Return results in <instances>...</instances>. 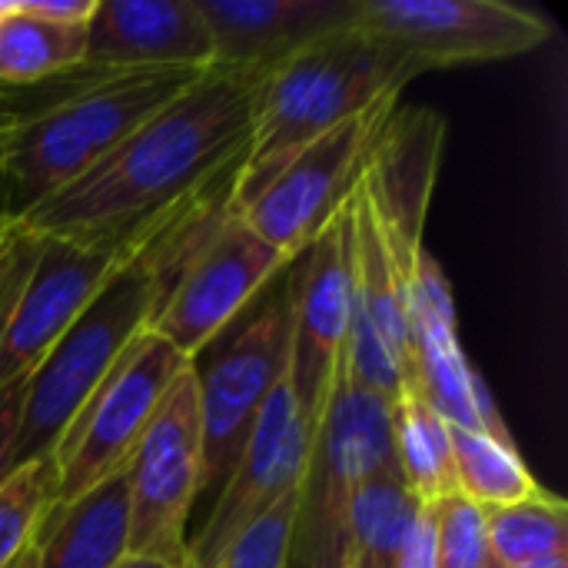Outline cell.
Instances as JSON below:
<instances>
[{
	"instance_id": "6da1fadb",
	"label": "cell",
	"mask_w": 568,
	"mask_h": 568,
	"mask_svg": "<svg viewBox=\"0 0 568 568\" xmlns=\"http://www.w3.org/2000/svg\"><path fill=\"white\" fill-rule=\"evenodd\" d=\"M270 73L266 63H213L80 180L13 220L37 236L130 240L146 223L230 186Z\"/></svg>"
},
{
	"instance_id": "7a4b0ae2",
	"label": "cell",
	"mask_w": 568,
	"mask_h": 568,
	"mask_svg": "<svg viewBox=\"0 0 568 568\" xmlns=\"http://www.w3.org/2000/svg\"><path fill=\"white\" fill-rule=\"evenodd\" d=\"M206 70H106L80 63L30 87H0L3 216H17L80 180Z\"/></svg>"
},
{
	"instance_id": "3957f363",
	"label": "cell",
	"mask_w": 568,
	"mask_h": 568,
	"mask_svg": "<svg viewBox=\"0 0 568 568\" xmlns=\"http://www.w3.org/2000/svg\"><path fill=\"white\" fill-rule=\"evenodd\" d=\"M230 190L233 186L220 190L216 196L183 213L173 226L146 240L123 263V270L97 293V300L67 326L53 349L37 363L23 389L20 426L13 439V466L50 456L57 439L80 413V406L110 376V369L133 346V339L150 329L166 293L180 233L200 210H206Z\"/></svg>"
},
{
	"instance_id": "277c9868",
	"label": "cell",
	"mask_w": 568,
	"mask_h": 568,
	"mask_svg": "<svg viewBox=\"0 0 568 568\" xmlns=\"http://www.w3.org/2000/svg\"><path fill=\"white\" fill-rule=\"evenodd\" d=\"M419 73H426L419 63L369 40L356 23L276 63L233 183V203L256 193L283 160L326 130L386 97H399Z\"/></svg>"
},
{
	"instance_id": "5b68a950",
	"label": "cell",
	"mask_w": 568,
	"mask_h": 568,
	"mask_svg": "<svg viewBox=\"0 0 568 568\" xmlns=\"http://www.w3.org/2000/svg\"><path fill=\"white\" fill-rule=\"evenodd\" d=\"M293 260L263 243L233 206V190L210 203L173 253L166 293L150 323L183 359L203 356Z\"/></svg>"
},
{
	"instance_id": "8992f818",
	"label": "cell",
	"mask_w": 568,
	"mask_h": 568,
	"mask_svg": "<svg viewBox=\"0 0 568 568\" xmlns=\"http://www.w3.org/2000/svg\"><path fill=\"white\" fill-rule=\"evenodd\" d=\"M386 399L359 389L343 363L313 419V436L296 486L286 568H343V539L353 499L393 459Z\"/></svg>"
},
{
	"instance_id": "52a82bcc",
	"label": "cell",
	"mask_w": 568,
	"mask_h": 568,
	"mask_svg": "<svg viewBox=\"0 0 568 568\" xmlns=\"http://www.w3.org/2000/svg\"><path fill=\"white\" fill-rule=\"evenodd\" d=\"M226 333L223 346H210L193 359L203 429L200 496L223 486L266 396L293 363L290 283L266 290L253 313L246 310Z\"/></svg>"
},
{
	"instance_id": "ba28073f",
	"label": "cell",
	"mask_w": 568,
	"mask_h": 568,
	"mask_svg": "<svg viewBox=\"0 0 568 568\" xmlns=\"http://www.w3.org/2000/svg\"><path fill=\"white\" fill-rule=\"evenodd\" d=\"M186 366L190 359H183L153 329L133 339L50 453L57 466L53 509L70 506L103 479L126 469L166 389Z\"/></svg>"
},
{
	"instance_id": "9c48e42d",
	"label": "cell",
	"mask_w": 568,
	"mask_h": 568,
	"mask_svg": "<svg viewBox=\"0 0 568 568\" xmlns=\"http://www.w3.org/2000/svg\"><path fill=\"white\" fill-rule=\"evenodd\" d=\"M396 106L399 97H386L326 130L290 160H283L256 193L233 206L263 243H270L286 260H296L353 196L369 153Z\"/></svg>"
},
{
	"instance_id": "30bf717a",
	"label": "cell",
	"mask_w": 568,
	"mask_h": 568,
	"mask_svg": "<svg viewBox=\"0 0 568 568\" xmlns=\"http://www.w3.org/2000/svg\"><path fill=\"white\" fill-rule=\"evenodd\" d=\"M216 193H210V196H216ZM210 196H203V200H210ZM203 200L146 223L130 240L40 236L37 260H33L30 276L17 296V306L10 313V323H7V333L0 343V389L10 383L30 379L37 363L53 349V343L67 333V326L97 300V293L123 270V263L146 240H153L160 230L173 226L183 213H190Z\"/></svg>"
},
{
	"instance_id": "8fae6325",
	"label": "cell",
	"mask_w": 568,
	"mask_h": 568,
	"mask_svg": "<svg viewBox=\"0 0 568 568\" xmlns=\"http://www.w3.org/2000/svg\"><path fill=\"white\" fill-rule=\"evenodd\" d=\"M203 429L193 363L166 389L153 423L126 463L130 539L126 556L190 566L186 523L200 499ZM193 568V566H190Z\"/></svg>"
},
{
	"instance_id": "7c38bea8",
	"label": "cell",
	"mask_w": 568,
	"mask_h": 568,
	"mask_svg": "<svg viewBox=\"0 0 568 568\" xmlns=\"http://www.w3.org/2000/svg\"><path fill=\"white\" fill-rule=\"evenodd\" d=\"M356 27L423 70L513 60L552 37V20L503 0H359Z\"/></svg>"
},
{
	"instance_id": "4fadbf2b",
	"label": "cell",
	"mask_w": 568,
	"mask_h": 568,
	"mask_svg": "<svg viewBox=\"0 0 568 568\" xmlns=\"http://www.w3.org/2000/svg\"><path fill=\"white\" fill-rule=\"evenodd\" d=\"M349 333L343 349L346 376L393 403L409 373L406 273L393 256L363 176L349 196Z\"/></svg>"
},
{
	"instance_id": "5bb4252c",
	"label": "cell",
	"mask_w": 568,
	"mask_h": 568,
	"mask_svg": "<svg viewBox=\"0 0 568 568\" xmlns=\"http://www.w3.org/2000/svg\"><path fill=\"white\" fill-rule=\"evenodd\" d=\"M313 436V416L303 409L293 376L276 383L266 396L230 476L220 486V499L203 523L200 536L186 546L190 566L216 568L226 549L283 496L300 486L306 449Z\"/></svg>"
},
{
	"instance_id": "9a60e30c",
	"label": "cell",
	"mask_w": 568,
	"mask_h": 568,
	"mask_svg": "<svg viewBox=\"0 0 568 568\" xmlns=\"http://www.w3.org/2000/svg\"><path fill=\"white\" fill-rule=\"evenodd\" d=\"M409 323V373L403 383L416 386L426 403L453 426L516 443L489 386L469 363L459 343L456 300L439 260L423 246L406 283Z\"/></svg>"
},
{
	"instance_id": "2e32d148",
	"label": "cell",
	"mask_w": 568,
	"mask_h": 568,
	"mask_svg": "<svg viewBox=\"0 0 568 568\" xmlns=\"http://www.w3.org/2000/svg\"><path fill=\"white\" fill-rule=\"evenodd\" d=\"M286 283L293 306L290 376L303 409L316 419L349 333V206L290 263Z\"/></svg>"
},
{
	"instance_id": "e0dca14e",
	"label": "cell",
	"mask_w": 568,
	"mask_h": 568,
	"mask_svg": "<svg viewBox=\"0 0 568 568\" xmlns=\"http://www.w3.org/2000/svg\"><path fill=\"white\" fill-rule=\"evenodd\" d=\"M443 143L446 120L439 113L396 106L363 170V186L376 206L393 256L406 273V283L423 250V226L439 176Z\"/></svg>"
},
{
	"instance_id": "ac0fdd59",
	"label": "cell",
	"mask_w": 568,
	"mask_h": 568,
	"mask_svg": "<svg viewBox=\"0 0 568 568\" xmlns=\"http://www.w3.org/2000/svg\"><path fill=\"white\" fill-rule=\"evenodd\" d=\"M83 63L106 70H206L216 63V50L196 0H97Z\"/></svg>"
},
{
	"instance_id": "d6986e66",
	"label": "cell",
	"mask_w": 568,
	"mask_h": 568,
	"mask_svg": "<svg viewBox=\"0 0 568 568\" xmlns=\"http://www.w3.org/2000/svg\"><path fill=\"white\" fill-rule=\"evenodd\" d=\"M216 63L276 67L296 50L356 23L359 0H196Z\"/></svg>"
},
{
	"instance_id": "ffe728a7",
	"label": "cell",
	"mask_w": 568,
	"mask_h": 568,
	"mask_svg": "<svg viewBox=\"0 0 568 568\" xmlns=\"http://www.w3.org/2000/svg\"><path fill=\"white\" fill-rule=\"evenodd\" d=\"M130 496L126 469L103 479L70 506L50 509L37 532L40 568H113L126 559Z\"/></svg>"
},
{
	"instance_id": "44dd1931",
	"label": "cell",
	"mask_w": 568,
	"mask_h": 568,
	"mask_svg": "<svg viewBox=\"0 0 568 568\" xmlns=\"http://www.w3.org/2000/svg\"><path fill=\"white\" fill-rule=\"evenodd\" d=\"M389 436L396 469L423 506H436L456 493L453 426L409 383H403L389 406Z\"/></svg>"
},
{
	"instance_id": "7402d4cb",
	"label": "cell",
	"mask_w": 568,
	"mask_h": 568,
	"mask_svg": "<svg viewBox=\"0 0 568 568\" xmlns=\"http://www.w3.org/2000/svg\"><path fill=\"white\" fill-rule=\"evenodd\" d=\"M419 499L403 483L396 459L366 479L353 499L343 539V568H396Z\"/></svg>"
},
{
	"instance_id": "603a6c76",
	"label": "cell",
	"mask_w": 568,
	"mask_h": 568,
	"mask_svg": "<svg viewBox=\"0 0 568 568\" xmlns=\"http://www.w3.org/2000/svg\"><path fill=\"white\" fill-rule=\"evenodd\" d=\"M453 463L456 493L483 513L506 509L542 493V486L523 463L516 443H499L493 436L469 429H453Z\"/></svg>"
},
{
	"instance_id": "cb8c5ba5",
	"label": "cell",
	"mask_w": 568,
	"mask_h": 568,
	"mask_svg": "<svg viewBox=\"0 0 568 568\" xmlns=\"http://www.w3.org/2000/svg\"><path fill=\"white\" fill-rule=\"evenodd\" d=\"M87 30L50 27L33 20L13 0L0 17V87H30L83 63Z\"/></svg>"
},
{
	"instance_id": "d4e9b609",
	"label": "cell",
	"mask_w": 568,
	"mask_h": 568,
	"mask_svg": "<svg viewBox=\"0 0 568 568\" xmlns=\"http://www.w3.org/2000/svg\"><path fill=\"white\" fill-rule=\"evenodd\" d=\"M486 536L499 568H516L568 556V509L552 493H539L526 503L489 509Z\"/></svg>"
},
{
	"instance_id": "484cf974",
	"label": "cell",
	"mask_w": 568,
	"mask_h": 568,
	"mask_svg": "<svg viewBox=\"0 0 568 568\" xmlns=\"http://www.w3.org/2000/svg\"><path fill=\"white\" fill-rule=\"evenodd\" d=\"M57 499V466L50 456L13 466L0 483V568L13 566L37 539Z\"/></svg>"
},
{
	"instance_id": "4316f807",
	"label": "cell",
	"mask_w": 568,
	"mask_h": 568,
	"mask_svg": "<svg viewBox=\"0 0 568 568\" xmlns=\"http://www.w3.org/2000/svg\"><path fill=\"white\" fill-rule=\"evenodd\" d=\"M433 509H436L439 568H499L486 536V513L479 506L453 493L439 499Z\"/></svg>"
},
{
	"instance_id": "83f0119b",
	"label": "cell",
	"mask_w": 568,
	"mask_h": 568,
	"mask_svg": "<svg viewBox=\"0 0 568 568\" xmlns=\"http://www.w3.org/2000/svg\"><path fill=\"white\" fill-rule=\"evenodd\" d=\"M296 489L283 496L266 516H260L220 559L216 568H286L293 539Z\"/></svg>"
},
{
	"instance_id": "f1b7e54d",
	"label": "cell",
	"mask_w": 568,
	"mask_h": 568,
	"mask_svg": "<svg viewBox=\"0 0 568 568\" xmlns=\"http://www.w3.org/2000/svg\"><path fill=\"white\" fill-rule=\"evenodd\" d=\"M37 250H40V236L23 230L13 216L0 213V343H3L10 313L17 306V296L37 260Z\"/></svg>"
},
{
	"instance_id": "f546056e",
	"label": "cell",
	"mask_w": 568,
	"mask_h": 568,
	"mask_svg": "<svg viewBox=\"0 0 568 568\" xmlns=\"http://www.w3.org/2000/svg\"><path fill=\"white\" fill-rule=\"evenodd\" d=\"M396 568H439V539H436V509L433 506H419Z\"/></svg>"
},
{
	"instance_id": "4dcf8cb0",
	"label": "cell",
	"mask_w": 568,
	"mask_h": 568,
	"mask_svg": "<svg viewBox=\"0 0 568 568\" xmlns=\"http://www.w3.org/2000/svg\"><path fill=\"white\" fill-rule=\"evenodd\" d=\"M20 10L33 20H43L50 27H70L87 30L97 10V0H20Z\"/></svg>"
},
{
	"instance_id": "1f68e13d",
	"label": "cell",
	"mask_w": 568,
	"mask_h": 568,
	"mask_svg": "<svg viewBox=\"0 0 568 568\" xmlns=\"http://www.w3.org/2000/svg\"><path fill=\"white\" fill-rule=\"evenodd\" d=\"M23 389H27V379L0 389V483L13 469V439H17V426H20Z\"/></svg>"
},
{
	"instance_id": "d6a6232c",
	"label": "cell",
	"mask_w": 568,
	"mask_h": 568,
	"mask_svg": "<svg viewBox=\"0 0 568 568\" xmlns=\"http://www.w3.org/2000/svg\"><path fill=\"white\" fill-rule=\"evenodd\" d=\"M113 568H190V566H176V562H163V559H143V556H126V559H120Z\"/></svg>"
},
{
	"instance_id": "836d02e7",
	"label": "cell",
	"mask_w": 568,
	"mask_h": 568,
	"mask_svg": "<svg viewBox=\"0 0 568 568\" xmlns=\"http://www.w3.org/2000/svg\"><path fill=\"white\" fill-rule=\"evenodd\" d=\"M7 568H40V562H37V539H33V546L13 562V566H7Z\"/></svg>"
},
{
	"instance_id": "e575fe53",
	"label": "cell",
	"mask_w": 568,
	"mask_h": 568,
	"mask_svg": "<svg viewBox=\"0 0 568 568\" xmlns=\"http://www.w3.org/2000/svg\"><path fill=\"white\" fill-rule=\"evenodd\" d=\"M516 568H568V556H552V559H539V562H529V566Z\"/></svg>"
},
{
	"instance_id": "d590c367",
	"label": "cell",
	"mask_w": 568,
	"mask_h": 568,
	"mask_svg": "<svg viewBox=\"0 0 568 568\" xmlns=\"http://www.w3.org/2000/svg\"><path fill=\"white\" fill-rule=\"evenodd\" d=\"M10 7H13V0H0V17H7V13H10Z\"/></svg>"
}]
</instances>
